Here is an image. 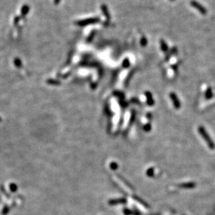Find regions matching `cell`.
Returning <instances> with one entry per match:
<instances>
[{"mask_svg": "<svg viewBox=\"0 0 215 215\" xmlns=\"http://www.w3.org/2000/svg\"><path fill=\"white\" fill-rule=\"evenodd\" d=\"M15 65H16L17 67H20V66L21 65L20 60L18 58L15 59Z\"/></svg>", "mask_w": 215, "mask_h": 215, "instance_id": "cell-12", "label": "cell"}, {"mask_svg": "<svg viewBox=\"0 0 215 215\" xmlns=\"http://www.w3.org/2000/svg\"><path fill=\"white\" fill-rule=\"evenodd\" d=\"M191 5L194 8H195L196 9H197V10H199V12L201 13L202 15H206V13H207V10H206V8H205L203 5H201L200 3L196 2V1H194V0L191 1Z\"/></svg>", "mask_w": 215, "mask_h": 215, "instance_id": "cell-3", "label": "cell"}, {"mask_svg": "<svg viewBox=\"0 0 215 215\" xmlns=\"http://www.w3.org/2000/svg\"><path fill=\"white\" fill-rule=\"evenodd\" d=\"M29 9H30V8H29V6L28 5H27V4L23 5L22 8H21V16L23 18H25L29 11Z\"/></svg>", "mask_w": 215, "mask_h": 215, "instance_id": "cell-4", "label": "cell"}, {"mask_svg": "<svg viewBox=\"0 0 215 215\" xmlns=\"http://www.w3.org/2000/svg\"><path fill=\"white\" fill-rule=\"evenodd\" d=\"M101 10H102L103 13V14H104L105 16L106 17L107 20H110L111 16H110V14H109V10L108 9V7H107L105 4H103V5L101 6Z\"/></svg>", "mask_w": 215, "mask_h": 215, "instance_id": "cell-5", "label": "cell"}, {"mask_svg": "<svg viewBox=\"0 0 215 215\" xmlns=\"http://www.w3.org/2000/svg\"><path fill=\"white\" fill-rule=\"evenodd\" d=\"M21 17L20 16H15L14 18V20H13V23H14L15 25H18L19 22L20 20Z\"/></svg>", "mask_w": 215, "mask_h": 215, "instance_id": "cell-11", "label": "cell"}, {"mask_svg": "<svg viewBox=\"0 0 215 215\" xmlns=\"http://www.w3.org/2000/svg\"><path fill=\"white\" fill-rule=\"evenodd\" d=\"M140 44L143 47H145L147 44V38L145 36H142V38L140 39Z\"/></svg>", "mask_w": 215, "mask_h": 215, "instance_id": "cell-10", "label": "cell"}, {"mask_svg": "<svg viewBox=\"0 0 215 215\" xmlns=\"http://www.w3.org/2000/svg\"><path fill=\"white\" fill-rule=\"evenodd\" d=\"M171 1H174V0H171Z\"/></svg>", "mask_w": 215, "mask_h": 215, "instance_id": "cell-13", "label": "cell"}, {"mask_svg": "<svg viewBox=\"0 0 215 215\" xmlns=\"http://www.w3.org/2000/svg\"><path fill=\"white\" fill-rule=\"evenodd\" d=\"M171 98H172V100H173V101L175 106L178 109L180 107V101H178V98H177V96H176L175 94H171Z\"/></svg>", "mask_w": 215, "mask_h": 215, "instance_id": "cell-6", "label": "cell"}, {"mask_svg": "<svg viewBox=\"0 0 215 215\" xmlns=\"http://www.w3.org/2000/svg\"><path fill=\"white\" fill-rule=\"evenodd\" d=\"M161 50H163V52H166L168 50V45L163 40H161Z\"/></svg>", "mask_w": 215, "mask_h": 215, "instance_id": "cell-9", "label": "cell"}, {"mask_svg": "<svg viewBox=\"0 0 215 215\" xmlns=\"http://www.w3.org/2000/svg\"><path fill=\"white\" fill-rule=\"evenodd\" d=\"M99 21H100L99 18H87L85 20H82L77 21V22H75V24L78 26L84 27V26H87V25L98 23H99Z\"/></svg>", "mask_w": 215, "mask_h": 215, "instance_id": "cell-2", "label": "cell"}, {"mask_svg": "<svg viewBox=\"0 0 215 215\" xmlns=\"http://www.w3.org/2000/svg\"><path fill=\"white\" fill-rule=\"evenodd\" d=\"M199 132L201 137L204 139L205 142L207 143V146L209 147V148L210 150H214L215 149V144L213 142V140H212V138H210V136L207 132V131L205 130V129L202 126H200L199 127Z\"/></svg>", "mask_w": 215, "mask_h": 215, "instance_id": "cell-1", "label": "cell"}, {"mask_svg": "<svg viewBox=\"0 0 215 215\" xmlns=\"http://www.w3.org/2000/svg\"><path fill=\"white\" fill-rule=\"evenodd\" d=\"M212 96H213V93L212 92L211 88H207V90H206V92H205V98H207V99H210Z\"/></svg>", "mask_w": 215, "mask_h": 215, "instance_id": "cell-8", "label": "cell"}, {"mask_svg": "<svg viewBox=\"0 0 215 215\" xmlns=\"http://www.w3.org/2000/svg\"><path fill=\"white\" fill-rule=\"evenodd\" d=\"M182 187H184V188H187V189H191V188H194L196 186V184L194 182H189V183H184V184H182Z\"/></svg>", "mask_w": 215, "mask_h": 215, "instance_id": "cell-7", "label": "cell"}]
</instances>
